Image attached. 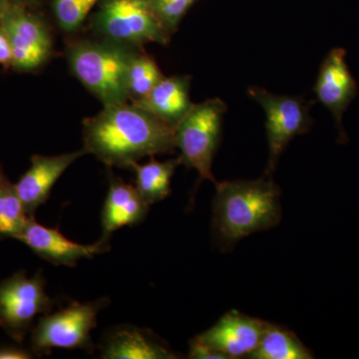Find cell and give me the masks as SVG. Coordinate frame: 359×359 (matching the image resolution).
Returning <instances> with one entry per match:
<instances>
[{"label": "cell", "instance_id": "obj_5", "mask_svg": "<svg viewBox=\"0 0 359 359\" xmlns=\"http://www.w3.org/2000/svg\"><path fill=\"white\" fill-rule=\"evenodd\" d=\"M107 297L87 302L70 301L55 313L43 314L32 327V351L36 356L50 355L52 349H81L95 351L91 330L97 327L101 309L109 304Z\"/></svg>", "mask_w": 359, "mask_h": 359}, {"label": "cell", "instance_id": "obj_16", "mask_svg": "<svg viewBox=\"0 0 359 359\" xmlns=\"http://www.w3.org/2000/svg\"><path fill=\"white\" fill-rule=\"evenodd\" d=\"M191 81L190 75L164 77L145 98L134 104L175 129L194 105L190 96Z\"/></svg>", "mask_w": 359, "mask_h": 359}, {"label": "cell", "instance_id": "obj_25", "mask_svg": "<svg viewBox=\"0 0 359 359\" xmlns=\"http://www.w3.org/2000/svg\"><path fill=\"white\" fill-rule=\"evenodd\" d=\"M7 9L4 8V4L0 1V21H1L2 18H4V13H6Z\"/></svg>", "mask_w": 359, "mask_h": 359}, {"label": "cell", "instance_id": "obj_1", "mask_svg": "<svg viewBox=\"0 0 359 359\" xmlns=\"http://www.w3.org/2000/svg\"><path fill=\"white\" fill-rule=\"evenodd\" d=\"M83 149L107 167L130 169L142 158L173 153L175 129L134 103L103 106L83 121Z\"/></svg>", "mask_w": 359, "mask_h": 359}, {"label": "cell", "instance_id": "obj_9", "mask_svg": "<svg viewBox=\"0 0 359 359\" xmlns=\"http://www.w3.org/2000/svg\"><path fill=\"white\" fill-rule=\"evenodd\" d=\"M0 25L8 35L13 49V66L16 69H36L50 57V33L34 16L14 7L7 9Z\"/></svg>", "mask_w": 359, "mask_h": 359}, {"label": "cell", "instance_id": "obj_19", "mask_svg": "<svg viewBox=\"0 0 359 359\" xmlns=\"http://www.w3.org/2000/svg\"><path fill=\"white\" fill-rule=\"evenodd\" d=\"M29 219L15 184L11 183L0 166V240L9 238L18 240Z\"/></svg>", "mask_w": 359, "mask_h": 359}, {"label": "cell", "instance_id": "obj_11", "mask_svg": "<svg viewBox=\"0 0 359 359\" xmlns=\"http://www.w3.org/2000/svg\"><path fill=\"white\" fill-rule=\"evenodd\" d=\"M18 241L45 261L54 266H76L78 262L92 259L97 255L110 250V243L101 241L93 245H82L73 242L57 229L37 223L34 217L29 219Z\"/></svg>", "mask_w": 359, "mask_h": 359}, {"label": "cell", "instance_id": "obj_23", "mask_svg": "<svg viewBox=\"0 0 359 359\" xmlns=\"http://www.w3.org/2000/svg\"><path fill=\"white\" fill-rule=\"evenodd\" d=\"M0 65L4 67L13 66V49L8 35L0 25Z\"/></svg>", "mask_w": 359, "mask_h": 359}, {"label": "cell", "instance_id": "obj_18", "mask_svg": "<svg viewBox=\"0 0 359 359\" xmlns=\"http://www.w3.org/2000/svg\"><path fill=\"white\" fill-rule=\"evenodd\" d=\"M313 353L301 339L287 330L269 323L266 332L256 351L249 358L252 359H311Z\"/></svg>", "mask_w": 359, "mask_h": 359}, {"label": "cell", "instance_id": "obj_3", "mask_svg": "<svg viewBox=\"0 0 359 359\" xmlns=\"http://www.w3.org/2000/svg\"><path fill=\"white\" fill-rule=\"evenodd\" d=\"M133 47L109 40H79L67 49L71 72L103 106L128 102L127 74Z\"/></svg>", "mask_w": 359, "mask_h": 359}, {"label": "cell", "instance_id": "obj_10", "mask_svg": "<svg viewBox=\"0 0 359 359\" xmlns=\"http://www.w3.org/2000/svg\"><path fill=\"white\" fill-rule=\"evenodd\" d=\"M269 323L231 311L192 340L223 354L226 359L249 358L256 351Z\"/></svg>", "mask_w": 359, "mask_h": 359}, {"label": "cell", "instance_id": "obj_2", "mask_svg": "<svg viewBox=\"0 0 359 359\" xmlns=\"http://www.w3.org/2000/svg\"><path fill=\"white\" fill-rule=\"evenodd\" d=\"M212 201V233L226 252L250 233L266 231L282 219L280 188L268 177L217 182Z\"/></svg>", "mask_w": 359, "mask_h": 359}, {"label": "cell", "instance_id": "obj_14", "mask_svg": "<svg viewBox=\"0 0 359 359\" xmlns=\"http://www.w3.org/2000/svg\"><path fill=\"white\" fill-rule=\"evenodd\" d=\"M104 359H175L179 354L152 332L132 325L110 328L101 340Z\"/></svg>", "mask_w": 359, "mask_h": 359}, {"label": "cell", "instance_id": "obj_20", "mask_svg": "<svg viewBox=\"0 0 359 359\" xmlns=\"http://www.w3.org/2000/svg\"><path fill=\"white\" fill-rule=\"evenodd\" d=\"M164 77L154 59L136 51L127 74L129 100L135 103L145 98Z\"/></svg>", "mask_w": 359, "mask_h": 359}, {"label": "cell", "instance_id": "obj_21", "mask_svg": "<svg viewBox=\"0 0 359 359\" xmlns=\"http://www.w3.org/2000/svg\"><path fill=\"white\" fill-rule=\"evenodd\" d=\"M99 0H54V13L65 32L81 27L85 18Z\"/></svg>", "mask_w": 359, "mask_h": 359}, {"label": "cell", "instance_id": "obj_8", "mask_svg": "<svg viewBox=\"0 0 359 359\" xmlns=\"http://www.w3.org/2000/svg\"><path fill=\"white\" fill-rule=\"evenodd\" d=\"M54 304L42 271L29 278L21 269L0 282V327L18 344L32 330L34 318L51 313Z\"/></svg>", "mask_w": 359, "mask_h": 359}, {"label": "cell", "instance_id": "obj_12", "mask_svg": "<svg viewBox=\"0 0 359 359\" xmlns=\"http://www.w3.org/2000/svg\"><path fill=\"white\" fill-rule=\"evenodd\" d=\"M316 98L334 116L340 133L342 117L358 94V84L346 62V50L341 47L332 49L321 63L313 88Z\"/></svg>", "mask_w": 359, "mask_h": 359}, {"label": "cell", "instance_id": "obj_6", "mask_svg": "<svg viewBox=\"0 0 359 359\" xmlns=\"http://www.w3.org/2000/svg\"><path fill=\"white\" fill-rule=\"evenodd\" d=\"M248 95L262 106L266 115L269 161L264 177L271 178L290 142L308 133L313 126V106L302 96L276 95L259 86L250 87Z\"/></svg>", "mask_w": 359, "mask_h": 359}, {"label": "cell", "instance_id": "obj_15", "mask_svg": "<svg viewBox=\"0 0 359 359\" xmlns=\"http://www.w3.org/2000/svg\"><path fill=\"white\" fill-rule=\"evenodd\" d=\"M149 209L150 205L141 197L136 187L110 173L109 188L101 212L102 236L99 241L109 243L114 231L142 223Z\"/></svg>", "mask_w": 359, "mask_h": 359}, {"label": "cell", "instance_id": "obj_13", "mask_svg": "<svg viewBox=\"0 0 359 359\" xmlns=\"http://www.w3.org/2000/svg\"><path fill=\"white\" fill-rule=\"evenodd\" d=\"M86 155L83 148L54 156L33 155L29 169L15 184L26 214L32 218L40 205L49 199L58 179L75 162Z\"/></svg>", "mask_w": 359, "mask_h": 359}, {"label": "cell", "instance_id": "obj_22", "mask_svg": "<svg viewBox=\"0 0 359 359\" xmlns=\"http://www.w3.org/2000/svg\"><path fill=\"white\" fill-rule=\"evenodd\" d=\"M198 0H149V4L165 32L172 36L189 9Z\"/></svg>", "mask_w": 359, "mask_h": 359}, {"label": "cell", "instance_id": "obj_4", "mask_svg": "<svg viewBox=\"0 0 359 359\" xmlns=\"http://www.w3.org/2000/svg\"><path fill=\"white\" fill-rule=\"evenodd\" d=\"M228 106L219 98L195 104L175 127V146L182 164L196 170L200 181L217 184L212 172V161L221 142L224 116Z\"/></svg>", "mask_w": 359, "mask_h": 359}, {"label": "cell", "instance_id": "obj_17", "mask_svg": "<svg viewBox=\"0 0 359 359\" xmlns=\"http://www.w3.org/2000/svg\"><path fill=\"white\" fill-rule=\"evenodd\" d=\"M182 165L181 157L160 162L154 156L146 164L134 163L129 170L135 173V187L149 205L166 199L171 194V182L177 168Z\"/></svg>", "mask_w": 359, "mask_h": 359}, {"label": "cell", "instance_id": "obj_7", "mask_svg": "<svg viewBox=\"0 0 359 359\" xmlns=\"http://www.w3.org/2000/svg\"><path fill=\"white\" fill-rule=\"evenodd\" d=\"M94 26L103 39L133 48L147 43L167 45L171 37L149 0H104Z\"/></svg>", "mask_w": 359, "mask_h": 359}, {"label": "cell", "instance_id": "obj_24", "mask_svg": "<svg viewBox=\"0 0 359 359\" xmlns=\"http://www.w3.org/2000/svg\"><path fill=\"white\" fill-rule=\"evenodd\" d=\"M34 355L32 349L29 351L21 346H0V359H30Z\"/></svg>", "mask_w": 359, "mask_h": 359}]
</instances>
